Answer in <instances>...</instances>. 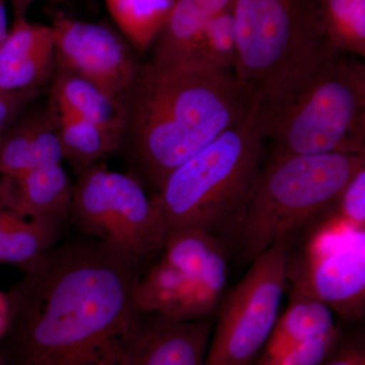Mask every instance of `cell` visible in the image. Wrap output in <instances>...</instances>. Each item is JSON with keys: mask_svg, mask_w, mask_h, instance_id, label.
<instances>
[{"mask_svg": "<svg viewBox=\"0 0 365 365\" xmlns=\"http://www.w3.org/2000/svg\"><path fill=\"white\" fill-rule=\"evenodd\" d=\"M140 264L88 237L53 247L6 294L4 365H66L116 339L137 311Z\"/></svg>", "mask_w": 365, "mask_h": 365, "instance_id": "1", "label": "cell"}, {"mask_svg": "<svg viewBox=\"0 0 365 365\" xmlns=\"http://www.w3.org/2000/svg\"><path fill=\"white\" fill-rule=\"evenodd\" d=\"M256 98L253 86L235 73L201 64L139 63L125 100L120 145L128 174L155 193L173 170L244 121Z\"/></svg>", "mask_w": 365, "mask_h": 365, "instance_id": "2", "label": "cell"}, {"mask_svg": "<svg viewBox=\"0 0 365 365\" xmlns=\"http://www.w3.org/2000/svg\"><path fill=\"white\" fill-rule=\"evenodd\" d=\"M254 115L271 153H365V66L327 45L257 93Z\"/></svg>", "mask_w": 365, "mask_h": 365, "instance_id": "3", "label": "cell"}, {"mask_svg": "<svg viewBox=\"0 0 365 365\" xmlns=\"http://www.w3.org/2000/svg\"><path fill=\"white\" fill-rule=\"evenodd\" d=\"M263 141L253 108L244 121L173 170L151 196L169 235L230 234L263 165Z\"/></svg>", "mask_w": 365, "mask_h": 365, "instance_id": "4", "label": "cell"}, {"mask_svg": "<svg viewBox=\"0 0 365 365\" xmlns=\"http://www.w3.org/2000/svg\"><path fill=\"white\" fill-rule=\"evenodd\" d=\"M365 168V153H271L230 230L242 259L252 262L274 242L337 207L343 190Z\"/></svg>", "mask_w": 365, "mask_h": 365, "instance_id": "5", "label": "cell"}, {"mask_svg": "<svg viewBox=\"0 0 365 365\" xmlns=\"http://www.w3.org/2000/svg\"><path fill=\"white\" fill-rule=\"evenodd\" d=\"M322 2L234 0L235 76L261 93L330 44L322 21Z\"/></svg>", "mask_w": 365, "mask_h": 365, "instance_id": "6", "label": "cell"}, {"mask_svg": "<svg viewBox=\"0 0 365 365\" xmlns=\"http://www.w3.org/2000/svg\"><path fill=\"white\" fill-rule=\"evenodd\" d=\"M227 270L222 240L199 230L172 232L160 260L137 281L136 311L175 322L212 318L227 287Z\"/></svg>", "mask_w": 365, "mask_h": 365, "instance_id": "7", "label": "cell"}, {"mask_svg": "<svg viewBox=\"0 0 365 365\" xmlns=\"http://www.w3.org/2000/svg\"><path fill=\"white\" fill-rule=\"evenodd\" d=\"M69 217L88 235L138 264L163 251L169 232L151 197L135 178L93 165L78 173Z\"/></svg>", "mask_w": 365, "mask_h": 365, "instance_id": "8", "label": "cell"}, {"mask_svg": "<svg viewBox=\"0 0 365 365\" xmlns=\"http://www.w3.org/2000/svg\"><path fill=\"white\" fill-rule=\"evenodd\" d=\"M290 237L251 262L213 327L204 365H255L276 325L289 270Z\"/></svg>", "mask_w": 365, "mask_h": 365, "instance_id": "9", "label": "cell"}, {"mask_svg": "<svg viewBox=\"0 0 365 365\" xmlns=\"http://www.w3.org/2000/svg\"><path fill=\"white\" fill-rule=\"evenodd\" d=\"M51 28L56 68L86 79L125 105L139 66L126 38L111 26L69 18L58 19Z\"/></svg>", "mask_w": 365, "mask_h": 365, "instance_id": "10", "label": "cell"}, {"mask_svg": "<svg viewBox=\"0 0 365 365\" xmlns=\"http://www.w3.org/2000/svg\"><path fill=\"white\" fill-rule=\"evenodd\" d=\"M290 297H309L346 319L361 318L365 304V234L354 232L345 245L309 247L306 264L289 272Z\"/></svg>", "mask_w": 365, "mask_h": 365, "instance_id": "11", "label": "cell"}, {"mask_svg": "<svg viewBox=\"0 0 365 365\" xmlns=\"http://www.w3.org/2000/svg\"><path fill=\"white\" fill-rule=\"evenodd\" d=\"M215 319L175 322L139 313L117 339L116 365H204Z\"/></svg>", "mask_w": 365, "mask_h": 365, "instance_id": "12", "label": "cell"}, {"mask_svg": "<svg viewBox=\"0 0 365 365\" xmlns=\"http://www.w3.org/2000/svg\"><path fill=\"white\" fill-rule=\"evenodd\" d=\"M55 68L51 26L14 19L0 46V91H39Z\"/></svg>", "mask_w": 365, "mask_h": 365, "instance_id": "13", "label": "cell"}, {"mask_svg": "<svg viewBox=\"0 0 365 365\" xmlns=\"http://www.w3.org/2000/svg\"><path fill=\"white\" fill-rule=\"evenodd\" d=\"M72 187L61 163L0 175V201L26 220L48 216L68 220Z\"/></svg>", "mask_w": 365, "mask_h": 365, "instance_id": "14", "label": "cell"}, {"mask_svg": "<svg viewBox=\"0 0 365 365\" xmlns=\"http://www.w3.org/2000/svg\"><path fill=\"white\" fill-rule=\"evenodd\" d=\"M63 160L52 113L16 122L0 141V175L60 165Z\"/></svg>", "mask_w": 365, "mask_h": 365, "instance_id": "15", "label": "cell"}, {"mask_svg": "<svg viewBox=\"0 0 365 365\" xmlns=\"http://www.w3.org/2000/svg\"><path fill=\"white\" fill-rule=\"evenodd\" d=\"M206 16L194 0H176L151 42L150 62L165 67L201 64Z\"/></svg>", "mask_w": 365, "mask_h": 365, "instance_id": "16", "label": "cell"}, {"mask_svg": "<svg viewBox=\"0 0 365 365\" xmlns=\"http://www.w3.org/2000/svg\"><path fill=\"white\" fill-rule=\"evenodd\" d=\"M50 108L71 113L93 123L124 133L126 109L86 79L55 68L52 76Z\"/></svg>", "mask_w": 365, "mask_h": 365, "instance_id": "17", "label": "cell"}, {"mask_svg": "<svg viewBox=\"0 0 365 365\" xmlns=\"http://www.w3.org/2000/svg\"><path fill=\"white\" fill-rule=\"evenodd\" d=\"M49 111L56 123L63 158L78 174L119 150L123 137L121 131L93 123L71 113L55 111L51 108Z\"/></svg>", "mask_w": 365, "mask_h": 365, "instance_id": "18", "label": "cell"}, {"mask_svg": "<svg viewBox=\"0 0 365 365\" xmlns=\"http://www.w3.org/2000/svg\"><path fill=\"white\" fill-rule=\"evenodd\" d=\"M332 309L319 300L290 297L260 355H271L337 330Z\"/></svg>", "mask_w": 365, "mask_h": 365, "instance_id": "19", "label": "cell"}, {"mask_svg": "<svg viewBox=\"0 0 365 365\" xmlns=\"http://www.w3.org/2000/svg\"><path fill=\"white\" fill-rule=\"evenodd\" d=\"M64 220L58 216L34 218L21 227L0 230V264H11L24 270L56 246Z\"/></svg>", "mask_w": 365, "mask_h": 365, "instance_id": "20", "label": "cell"}, {"mask_svg": "<svg viewBox=\"0 0 365 365\" xmlns=\"http://www.w3.org/2000/svg\"><path fill=\"white\" fill-rule=\"evenodd\" d=\"M322 21L334 49L364 56L365 0H323Z\"/></svg>", "mask_w": 365, "mask_h": 365, "instance_id": "21", "label": "cell"}, {"mask_svg": "<svg viewBox=\"0 0 365 365\" xmlns=\"http://www.w3.org/2000/svg\"><path fill=\"white\" fill-rule=\"evenodd\" d=\"M237 41L232 11L206 19L201 63L223 73H235Z\"/></svg>", "mask_w": 365, "mask_h": 365, "instance_id": "22", "label": "cell"}, {"mask_svg": "<svg viewBox=\"0 0 365 365\" xmlns=\"http://www.w3.org/2000/svg\"><path fill=\"white\" fill-rule=\"evenodd\" d=\"M339 329L271 355H260L255 365H321L340 343Z\"/></svg>", "mask_w": 365, "mask_h": 365, "instance_id": "23", "label": "cell"}, {"mask_svg": "<svg viewBox=\"0 0 365 365\" xmlns=\"http://www.w3.org/2000/svg\"><path fill=\"white\" fill-rule=\"evenodd\" d=\"M339 217L355 230H364L365 168L360 170L343 190L337 203Z\"/></svg>", "mask_w": 365, "mask_h": 365, "instance_id": "24", "label": "cell"}, {"mask_svg": "<svg viewBox=\"0 0 365 365\" xmlns=\"http://www.w3.org/2000/svg\"><path fill=\"white\" fill-rule=\"evenodd\" d=\"M38 95V91H0V141L19 120L26 105Z\"/></svg>", "mask_w": 365, "mask_h": 365, "instance_id": "25", "label": "cell"}, {"mask_svg": "<svg viewBox=\"0 0 365 365\" xmlns=\"http://www.w3.org/2000/svg\"><path fill=\"white\" fill-rule=\"evenodd\" d=\"M321 365H365L364 347L353 342L338 344Z\"/></svg>", "mask_w": 365, "mask_h": 365, "instance_id": "26", "label": "cell"}, {"mask_svg": "<svg viewBox=\"0 0 365 365\" xmlns=\"http://www.w3.org/2000/svg\"><path fill=\"white\" fill-rule=\"evenodd\" d=\"M206 18L232 11L234 0H194Z\"/></svg>", "mask_w": 365, "mask_h": 365, "instance_id": "27", "label": "cell"}, {"mask_svg": "<svg viewBox=\"0 0 365 365\" xmlns=\"http://www.w3.org/2000/svg\"><path fill=\"white\" fill-rule=\"evenodd\" d=\"M26 220H28L16 215L0 201V230L21 227Z\"/></svg>", "mask_w": 365, "mask_h": 365, "instance_id": "28", "label": "cell"}, {"mask_svg": "<svg viewBox=\"0 0 365 365\" xmlns=\"http://www.w3.org/2000/svg\"><path fill=\"white\" fill-rule=\"evenodd\" d=\"M35 1L36 0H11L14 19L26 18L29 9Z\"/></svg>", "mask_w": 365, "mask_h": 365, "instance_id": "29", "label": "cell"}, {"mask_svg": "<svg viewBox=\"0 0 365 365\" xmlns=\"http://www.w3.org/2000/svg\"><path fill=\"white\" fill-rule=\"evenodd\" d=\"M9 28H7V11L6 0H0V46L6 40Z\"/></svg>", "mask_w": 365, "mask_h": 365, "instance_id": "30", "label": "cell"}, {"mask_svg": "<svg viewBox=\"0 0 365 365\" xmlns=\"http://www.w3.org/2000/svg\"><path fill=\"white\" fill-rule=\"evenodd\" d=\"M7 322V302L6 295L0 292V339L6 331Z\"/></svg>", "mask_w": 365, "mask_h": 365, "instance_id": "31", "label": "cell"}, {"mask_svg": "<svg viewBox=\"0 0 365 365\" xmlns=\"http://www.w3.org/2000/svg\"><path fill=\"white\" fill-rule=\"evenodd\" d=\"M51 1L61 2V1H66V0H51Z\"/></svg>", "mask_w": 365, "mask_h": 365, "instance_id": "32", "label": "cell"}, {"mask_svg": "<svg viewBox=\"0 0 365 365\" xmlns=\"http://www.w3.org/2000/svg\"><path fill=\"white\" fill-rule=\"evenodd\" d=\"M0 365H4V362L0 361Z\"/></svg>", "mask_w": 365, "mask_h": 365, "instance_id": "33", "label": "cell"}]
</instances>
